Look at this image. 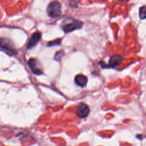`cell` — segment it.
<instances>
[{"label": "cell", "instance_id": "7a4b0ae2", "mask_svg": "<svg viewBox=\"0 0 146 146\" xmlns=\"http://www.w3.org/2000/svg\"><path fill=\"white\" fill-rule=\"evenodd\" d=\"M61 4L58 1L51 2L47 8V13L51 18H56L59 17L62 13Z\"/></svg>", "mask_w": 146, "mask_h": 146}, {"label": "cell", "instance_id": "52a82bcc", "mask_svg": "<svg viewBox=\"0 0 146 146\" xmlns=\"http://www.w3.org/2000/svg\"><path fill=\"white\" fill-rule=\"evenodd\" d=\"M75 83L77 86H80L81 87H84L87 84V78L86 76L83 75H77L75 78Z\"/></svg>", "mask_w": 146, "mask_h": 146}, {"label": "cell", "instance_id": "ba28073f", "mask_svg": "<svg viewBox=\"0 0 146 146\" xmlns=\"http://www.w3.org/2000/svg\"><path fill=\"white\" fill-rule=\"evenodd\" d=\"M123 58L119 55L112 56L109 60V67H115L122 60Z\"/></svg>", "mask_w": 146, "mask_h": 146}, {"label": "cell", "instance_id": "3957f363", "mask_svg": "<svg viewBox=\"0 0 146 146\" xmlns=\"http://www.w3.org/2000/svg\"><path fill=\"white\" fill-rule=\"evenodd\" d=\"M1 48L9 55H15L17 54L13 43L7 38H1Z\"/></svg>", "mask_w": 146, "mask_h": 146}, {"label": "cell", "instance_id": "5b68a950", "mask_svg": "<svg viewBox=\"0 0 146 146\" xmlns=\"http://www.w3.org/2000/svg\"><path fill=\"white\" fill-rule=\"evenodd\" d=\"M27 64L34 74L39 75L42 74V70L40 68L39 62L36 59L30 58L27 61Z\"/></svg>", "mask_w": 146, "mask_h": 146}, {"label": "cell", "instance_id": "7c38bea8", "mask_svg": "<svg viewBox=\"0 0 146 146\" xmlns=\"http://www.w3.org/2000/svg\"><path fill=\"white\" fill-rule=\"evenodd\" d=\"M75 0H71L70 1V5L72 7H76L78 6V4H74V2H75Z\"/></svg>", "mask_w": 146, "mask_h": 146}, {"label": "cell", "instance_id": "8992f818", "mask_svg": "<svg viewBox=\"0 0 146 146\" xmlns=\"http://www.w3.org/2000/svg\"><path fill=\"white\" fill-rule=\"evenodd\" d=\"M41 38V34L39 32L34 33L30 37L27 44V49L30 50L34 47L39 42Z\"/></svg>", "mask_w": 146, "mask_h": 146}, {"label": "cell", "instance_id": "277c9868", "mask_svg": "<svg viewBox=\"0 0 146 146\" xmlns=\"http://www.w3.org/2000/svg\"><path fill=\"white\" fill-rule=\"evenodd\" d=\"M89 113L90 108L87 104L84 103H80L78 104L76 111V114L78 117L85 118L88 115Z\"/></svg>", "mask_w": 146, "mask_h": 146}, {"label": "cell", "instance_id": "6da1fadb", "mask_svg": "<svg viewBox=\"0 0 146 146\" xmlns=\"http://www.w3.org/2000/svg\"><path fill=\"white\" fill-rule=\"evenodd\" d=\"M83 26V22L72 18H67L61 24V28L64 33H68L80 29Z\"/></svg>", "mask_w": 146, "mask_h": 146}, {"label": "cell", "instance_id": "8fae6325", "mask_svg": "<svg viewBox=\"0 0 146 146\" xmlns=\"http://www.w3.org/2000/svg\"><path fill=\"white\" fill-rule=\"evenodd\" d=\"M63 55H64V51L63 50L59 51L54 55V59L55 60L59 62L61 60V59Z\"/></svg>", "mask_w": 146, "mask_h": 146}, {"label": "cell", "instance_id": "30bf717a", "mask_svg": "<svg viewBox=\"0 0 146 146\" xmlns=\"http://www.w3.org/2000/svg\"><path fill=\"white\" fill-rule=\"evenodd\" d=\"M62 42V39L58 38L55 40H54L52 41L48 42L47 43V46L48 47H52V46H59L60 44Z\"/></svg>", "mask_w": 146, "mask_h": 146}, {"label": "cell", "instance_id": "9c48e42d", "mask_svg": "<svg viewBox=\"0 0 146 146\" xmlns=\"http://www.w3.org/2000/svg\"><path fill=\"white\" fill-rule=\"evenodd\" d=\"M139 17L141 19L146 18V6H143L139 9Z\"/></svg>", "mask_w": 146, "mask_h": 146}]
</instances>
